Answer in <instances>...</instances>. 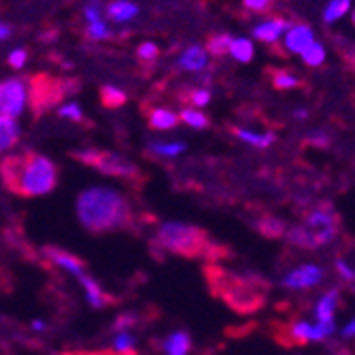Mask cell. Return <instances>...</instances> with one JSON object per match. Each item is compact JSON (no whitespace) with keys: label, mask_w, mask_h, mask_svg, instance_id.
Instances as JSON below:
<instances>
[{"label":"cell","mask_w":355,"mask_h":355,"mask_svg":"<svg viewBox=\"0 0 355 355\" xmlns=\"http://www.w3.org/2000/svg\"><path fill=\"white\" fill-rule=\"evenodd\" d=\"M0 175H3V181L9 189L26 198L45 196V193L53 191L58 183L55 164L41 153L7 157L3 166H0Z\"/></svg>","instance_id":"1"},{"label":"cell","mask_w":355,"mask_h":355,"mask_svg":"<svg viewBox=\"0 0 355 355\" xmlns=\"http://www.w3.org/2000/svg\"><path fill=\"white\" fill-rule=\"evenodd\" d=\"M77 217L89 232H111L128 223L130 207L117 189L89 187L77 198Z\"/></svg>","instance_id":"2"},{"label":"cell","mask_w":355,"mask_h":355,"mask_svg":"<svg viewBox=\"0 0 355 355\" xmlns=\"http://www.w3.org/2000/svg\"><path fill=\"white\" fill-rule=\"evenodd\" d=\"M221 298L239 313H253L264 306L268 285L257 277L221 275Z\"/></svg>","instance_id":"3"},{"label":"cell","mask_w":355,"mask_h":355,"mask_svg":"<svg viewBox=\"0 0 355 355\" xmlns=\"http://www.w3.org/2000/svg\"><path fill=\"white\" fill-rule=\"evenodd\" d=\"M157 241L173 253L179 255H198L207 251V234L193 225L168 221L157 232Z\"/></svg>","instance_id":"4"},{"label":"cell","mask_w":355,"mask_h":355,"mask_svg":"<svg viewBox=\"0 0 355 355\" xmlns=\"http://www.w3.org/2000/svg\"><path fill=\"white\" fill-rule=\"evenodd\" d=\"M302 225L313 232V236H315L319 247H324L326 243H330L338 234V230H340L338 215L334 213V209L330 205H321V207L313 209L306 215Z\"/></svg>","instance_id":"5"},{"label":"cell","mask_w":355,"mask_h":355,"mask_svg":"<svg viewBox=\"0 0 355 355\" xmlns=\"http://www.w3.org/2000/svg\"><path fill=\"white\" fill-rule=\"evenodd\" d=\"M83 162L92 164L94 168H98L101 173L113 175V177H132L137 175V168L132 162H128L125 157L117 155V153H109V151H87L79 155Z\"/></svg>","instance_id":"6"},{"label":"cell","mask_w":355,"mask_h":355,"mask_svg":"<svg viewBox=\"0 0 355 355\" xmlns=\"http://www.w3.org/2000/svg\"><path fill=\"white\" fill-rule=\"evenodd\" d=\"M28 101V87L21 79H9L0 83V115L15 119L21 115Z\"/></svg>","instance_id":"7"},{"label":"cell","mask_w":355,"mask_h":355,"mask_svg":"<svg viewBox=\"0 0 355 355\" xmlns=\"http://www.w3.org/2000/svg\"><path fill=\"white\" fill-rule=\"evenodd\" d=\"M324 281V270L315 264H304L294 268L289 275L283 277L281 285L287 289H306V287H315Z\"/></svg>","instance_id":"8"},{"label":"cell","mask_w":355,"mask_h":355,"mask_svg":"<svg viewBox=\"0 0 355 355\" xmlns=\"http://www.w3.org/2000/svg\"><path fill=\"white\" fill-rule=\"evenodd\" d=\"M315 41V32L306 24H294L289 26L287 32L283 35V47L287 53H302L311 43Z\"/></svg>","instance_id":"9"},{"label":"cell","mask_w":355,"mask_h":355,"mask_svg":"<svg viewBox=\"0 0 355 355\" xmlns=\"http://www.w3.org/2000/svg\"><path fill=\"white\" fill-rule=\"evenodd\" d=\"M292 26L289 21L281 19V17H272V19H264L260 24L253 26V37L262 43H268V45H275L277 41L283 39V35L287 32V28Z\"/></svg>","instance_id":"10"},{"label":"cell","mask_w":355,"mask_h":355,"mask_svg":"<svg viewBox=\"0 0 355 355\" xmlns=\"http://www.w3.org/2000/svg\"><path fill=\"white\" fill-rule=\"evenodd\" d=\"M177 64H179V69H183V71L200 73V71H205V69L209 67V53H207V49L200 47V45H191V47H187V49L179 55Z\"/></svg>","instance_id":"11"},{"label":"cell","mask_w":355,"mask_h":355,"mask_svg":"<svg viewBox=\"0 0 355 355\" xmlns=\"http://www.w3.org/2000/svg\"><path fill=\"white\" fill-rule=\"evenodd\" d=\"M49 257L53 260L55 266H60L62 270H67V272L75 275L77 279H79L81 275H85V264L79 260V257H75L73 253L60 251V249H49Z\"/></svg>","instance_id":"12"},{"label":"cell","mask_w":355,"mask_h":355,"mask_svg":"<svg viewBox=\"0 0 355 355\" xmlns=\"http://www.w3.org/2000/svg\"><path fill=\"white\" fill-rule=\"evenodd\" d=\"M340 304V292L338 289H330L324 296L319 298L317 306H315V315L319 321H334V315L338 311Z\"/></svg>","instance_id":"13"},{"label":"cell","mask_w":355,"mask_h":355,"mask_svg":"<svg viewBox=\"0 0 355 355\" xmlns=\"http://www.w3.org/2000/svg\"><path fill=\"white\" fill-rule=\"evenodd\" d=\"M79 283L83 285V289H85V300H87V304L92 306V309H105L107 306V296H105V292H103V287L96 283L89 275H81L79 277Z\"/></svg>","instance_id":"14"},{"label":"cell","mask_w":355,"mask_h":355,"mask_svg":"<svg viewBox=\"0 0 355 355\" xmlns=\"http://www.w3.org/2000/svg\"><path fill=\"white\" fill-rule=\"evenodd\" d=\"M19 139V123L11 117L0 115V153L9 151Z\"/></svg>","instance_id":"15"},{"label":"cell","mask_w":355,"mask_h":355,"mask_svg":"<svg viewBox=\"0 0 355 355\" xmlns=\"http://www.w3.org/2000/svg\"><path fill=\"white\" fill-rule=\"evenodd\" d=\"M191 349V338L187 332L177 330L173 334H168L162 343V351L166 355H187V351Z\"/></svg>","instance_id":"16"},{"label":"cell","mask_w":355,"mask_h":355,"mask_svg":"<svg viewBox=\"0 0 355 355\" xmlns=\"http://www.w3.org/2000/svg\"><path fill=\"white\" fill-rule=\"evenodd\" d=\"M107 13L113 21L117 24H125V21H130L139 15V7L132 5L130 0H115V3H111L107 7Z\"/></svg>","instance_id":"17"},{"label":"cell","mask_w":355,"mask_h":355,"mask_svg":"<svg viewBox=\"0 0 355 355\" xmlns=\"http://www.w3.org/2000/svg\"><path fill=\"white\" fill-rule=\"evenodd\" d=\"M234 132L243 143H247L251 147H260V149H266L275 141L272 132H255V130H247V128H239V130H234Z\"/></svg>","instance_id":"18"},{"label":"cell","mask_w":355,"mask_h":355,"mask_svg":"<svg viewBox=\"0 0 355 355\" xmlns=\"http://www.w3.org/2000/svg\"><path fill=\"white\" fill-rule=\"evenodd\" d=\"M179 123V117L168 109H153L149 115V125L153 130H171Z\"/></svg>","instance_id":"19"},{"label":"cell","mask_w":355,"mask_h":355,"mask_svg":"<svg viewBox=\"0 0 355 355\" xmlns=\"http://www.w3.org/2000/svg\"><path fill=\"white\" fill-rule=\"evenodd\" d=\"M228 53H230L236 62L247 64V62H251V60H253V53H255L253 41H251V39H245V37H241V39H232Z\"/></svg>","instance_id":"20"},{"label":"cell","mask_w":355,"mask_h":355,"mask_svg":"<svg viewBox=\"0 0 355 355\" xmlns=\"http://www.w3.org/2000/svg\"><path fill=\"white\" fill-rule=\"evenodd\" d=\"M287 239L289 243H292L294 247H300V249H317V241L313 236V232L309 228H304V225H296V228H292L287 232Z\"/></svg>","instance_id":"21"},{"label":"cell","mask_w":355,"mask_h":355,"mask_svg":"<svg viewBox=\"0 0 355 355\" xmlns=\"http://www.w3.org/2000/svg\"><path fill=\"white\" fill-rule=\"evenodd\" d=\"M326 55H328L326 45H324V43H319V41H313V43L300 53L302 62L306 64V67H313V69L321 67V64L326 62Z\"/></svg>","instance_id":"22"},{"label":"cell","mask_w":355,"mask_h":355,"mask_svg":"<svg viewBox=\"0 0 355 355\" xmlns=\"http://www.w3.org/2000/svg\"><path fill=\"white\" fill-rule=\"evenodd\" d=\"M351 11V0H330L324 9V21L336 24Z\"/></svg>","instance_id":"23"},{"label":"cell","mask_w":355,"mask_h":355,"mask_svg":"<svg viewBox=\"0 0 355 355\" xmlns=\"http://www.w3.org/2000/svg\"><path fill=\"white\" fill-rule=\"evenodd\" d=\"M149 149H151L155 155H159V157H177V155H181L187 147H185V143H181V141H171V143H159V141H155V143L149 145Z\"/></svg>","instance_id":"24"},{"label":"cell","mask_w":355,"mask_h":355,"mask_svg":"<svg viewBox=\"0 0 355 355\" xmlns=\"http://www.w3.org/2000/svg\"><path fill=\"white\" fill-rule=\"evenodd\" d=\"M137 349V338L130 332H117L113 338V351L119 355H130Z\"/></svg>","instance_id":"25"},{"label":"cell","mask_w":355,"mask_h":355,"mask_svg":"<svg viewBox=\"0 0 355 355\" xmlns=\"http://www.w3.org/2000/svg\"><path fill=\"white\" fill-rule=\"evenodd\" d=\"M230 43H232V37L230 35H215L207 43V53H211V55H223V53H228Z\"/></svg>","instance_id":"26"},{"label":"cell","mask_w":355,"mask_h":355,"mask_svg":"<svg viewBox=\"0 0 355 355\" xmlns=\"http://www.w3.org/2000/svg\"><path fill=\"white\" fill-rule=\"evenodd\" d=\"M101 96H103V105H105V107H111V109L121 107V105L125 103V94H123L121 89L113 87V85H105V87L101 89Z\"/></svg>","instance_id":"27"},{"label":"cell","mask_w":355,"mask_h":355,"mask_svg":"<svg viewBox=\"0 0 355 355\" xmlns=\"http://www.w3.org/2000/svg\"><path fill=\"white\" fill-rule=\"evenodd\" d=\"M181 119H183L189 128H196V130H202V128L209 125L207 115L200 113L198 109H183V111H181Z\"/></svg>","instance_id":"28"},{"label":"cell","mask_w":355,"mask_h":355,"mask_svg":"<svg viewBox=\"0 0 355 355\" xmlns=\"http://www.w3.org/2000/svg\"><path fill=\"white\" fill-rule=\"evenodd\" d=\"M85 35H87V39H92V41H103V39H107V37H109V28H107L105 19L87 24Z\"/></svg>","instance_id":"29"},{"label":"cell","mask_w":355,"mask_h":355,"mask_svg":"<svg viewBox=\"0 0 355 355\" xmlns=\"http://www.w3.org/2000/svg\"><path fill=\"white\" fill-rule=\"evenodd\" d=\"M272 83H275V87L277 89H292V87H298V77L296 75H292V73H275V77H272Z\"/></svg>","instance_id":"30"},{"label":"cell","mask_w":355,"mask_h":355,"mask_svg":"<svg viewBox=\"0 0 355 355\" xmlns=\"http://www.w3.org/2000/svg\"><path fill=\"white\" fill-rule=\"evenodd\" d=\"M260 230H262L268 239H277V236H281V234L285 232V225H283L281 219H266V221L260 223Z\"/></svg>","instance_id":"31"},{"label":"cell","mask_w":355,"mask_h":355,"mask_svg":"<svg viewBox=\"0 0 355 355\" xmlns=\"http://www.w3.org/2000/svg\"><path fill=\"white\" fill-rule=\"evenodd\" d=\"M58 115L64 117V119H71V121H81L83 119V111L77 103H69L58 109Z\"/></svg>","instance_id":"32"},{"label":"cell","mask_w":355,"mask_h":355,"mask_svg":"<svg viewBox=\"0 0 355 355\" xmlns=\"http://www.w3.org/2000/svg\"><path fill=\"white\" fill-rule=\"evenodd\" d=\"M189 103L193 107H207L211 103V92L205 87V89H191L189 92Z\"/></svg>","instance_id":"33"},{"label":"cell","mask_w":355,"mask_h":355,"mask_svg":"<svg viewBox=\"0 0 355 355\" xmlns=\"http://www.w3.org/2000/svg\"><path fill=\"white\" fill-rule=\"evenodd\" d=\"M83 13H85V19H87V24H92V21H101L103 17V11H101V3L98 0H92V3H87L85 5V9H83Z\"/></svg>","instance_id":"34"},{"label":"cell","mask_w":355,"mask_h":355,"mask_svg":"<svg viewBox=\"0 0 355 355\" xmlns=\"http://www.w3.org/2000/svg\"><path fill=\"white\" fill-rule=\"evenodd\" d=\"M132 326H137V315H132V313H128V315H121V317H117V321H115V332H128V328H132Z\"/></svg>","instance_id":"35"},{"label":"cell","mask_w":355,"mask_h":355,"mask_svg":"<svg viewBox=\"0 0 355 355\" xmlns=\"http://www.w3.org/2000/svg\"><path fill=\"white\" fill-rule=\"evenodd\" d=\"M139 58H141L143 62L155 60V58H157V45H155V43H143V45L139 47Z\"/></svg>","instance_id":"36"},{"label":"cell","mask_w":355,"mask_h":355,"mask_svg":"<svg viewBox=\"0 0 355 355\" xmlns=\"http://www.w3.org/2000/svg\"><path fill=\"white\" fill-rule=\"evenodd\" d=\"M336 270H338V275L345 279V281H349V283H355V270L345 262V260H340V257H338V260H336Z\"/></svg>","instance_id":"37"},{"label":"cell","mask_w":355,"mask_h":355,"mask_svg":"<svg viewBox=\"0 0 355 355\" xmlns=\"http://www.w3.org/2000/svg\"><path fill=\"white\" fill-rule=\"evenodd\" d=\"M26 60H28L26 49H15V51L9 53V64H11L13 69H21L24 64H26Z\"/></svg>","instance_id":"38"},{"label":"cell","mask_w":355,"mask_h":355,"mask_svg":"<svg viewBox=\"0 0 355 355\" xmlns=\"http://www.w3.org/2000/svg\"><path fill=\"white\" fill-rule=\"evenodd\" d=\"M243 5H245V9H249V11H266L268 7H270V0H243Z\"/></svg>","instance_id":"39"},{"label":"cell","mask_w":355,"mask_h":355,"mask_svg":"<svg viewBox=\"0 0 355 355\" xmlns=\"http://www.w3.org/2000/svg\"><path fill=\"white\" fill-rule=\"evenodd\" d=\"M351 336H355V317L343 328V338H351Z\"/></svg>","instance_id":"40"},{"label":"cell","mask_w":355,"mask_h":355,"mask_svg":"<svg viewBox=\"0 0 355 355\" xmlns=\"http://www.w3.org/2000/svg\"><path fill=\"white\" fill-rule=\"evenodd\" d=\"M11 37V28L5 26V24H0V41H7Z\"/></svg>","instance_id":"41"},{"label":"cell","mask_w":355,"mask_h":355,"mask_svg":"<svg viewBox=\"0 0 355 355\" xmlns=\"http://www.w3.org/2000/svg\"><path fill=\"white\" fill-rule=\"evenodd\" d=\"M294 117H296V119H306V117H309V111H306V109H296V111H294Z\"/></svg>","instance_id":"42"},{"label":"cell","mask_w":355,"mask_h":355,"mask_svg":"<svg viewBox=\"0 0 355 355\" xmlns=\"http://www.w3.org/2000/svg\"><path fill=\"white\" fill-rule=\"evenodd\" d=\"M32 328L39 330V332H43V330H45V324H43L41 319H35V321H32Z\"/></svg>","instance_id":"43"},{"label":"cell","mask_w":355,"mask_h":355,"mask_svg":"<svg viewBox=\"0 0 355 355\" xmlns=\"http://www.w3.org/2000/svg\"><path fill=\"white\" fill-rule=\"evenodd\" d=\"M351 21H353V26H355V9H353V13H351Z\"/></svg>","instance_id":"44"},{"label":"cell","mask_w":355,"mask_h":355,"mask_svg":"<svg viewBox=\"0 0 355 355\" xmlns=\"http://www.w3.org/2000/svg\"><path fill=\"white\" fill-rule=\"evenodd\" d=\"M353 294H355V285H353Z\"/></svg>","instance_id":"45"},{"label":"cell","mask_w":355,"mask_h":355,"mask_svg":"<svg viewBox=\"0 0 355 355\" xmlns=\"http://www.w3.org/2000/svg\"><path fill=\"white\" fill-rule=\"evenodd\" d=\"M75 355H81V353H75Z\"/></svg>","instance_id":"46"}]
</instances>
